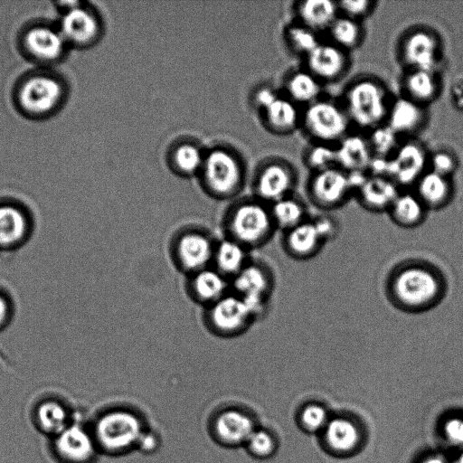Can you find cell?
Segmentation results:
<instances>
[{
  "mask_svg": "<svg viewBox=\"0 0 463 463\" xmlns=\"http://www.w3.org/2000/svg\"><path fill=\"white\" fill-rule=\"evenodd\" d=\"M222 226L225 237L250 250L266 244L276 230L269 207L259 199L233 204L224 215Z\"/></svg>",
  "mask_w": 463,
  "mask_h": 463,
  "instance_id": "cell-1",
  "label": "cell"
},
{
  "mask_svg": "<svg viewBox=\"0 0 463 463\" xmlns=\"http://www.w3.org/2000/svg\"><path fill=\"white\" fill-rule=\"evenodd\" d=\"M216 241L204 228H182L170 241L171 260L178 270L191 275L212 266Z\"/></svg>",
  "mask_w": 463,
  "mask_h": 463,
  "instance_id": "cell-2",
  "label": "cell"
},
{
  "mask_svg": "<svg viewBox=\"0 0 463 463\" xmlns=\"http://www.w3.org/2000/svg\"><path fill=\"white\" fill-rule=\"evenodd\" d=\"M394 298L410 309H420L434 304L442 295L443 284L432 270L421 266L402 269L393 278Z\"/></svg>",
  "mask_w": 463,
  "mask_h": 463,
  "instance_id": "cell-3",
  "label": "cell"
},
{
  "mask_svg": "<svg viewBox=\"0 0 463 463\" xmlns=\"http://www.w3.org/2000/svg\"><path fill=\"white\" fill-rule=\"evenodd\" d=\"M346 114L357 126L375 128L387 118L389 107L384 88L373 80L354 83L345 97Z\"/></svg>",
  "mask_w": 463,
  "mask_h": 463,
  "instance_id": "cell-4",
  "label": "cell"
},
{
  "mask_svg": "<svg viewBox=\"0 0 463 463\" xmlns=\"http://www.w3.org/2000/svg\"><path fill=\"white\" fill-rule=\"evenodd\" d=\"M138 417L126 410H113L95 422L92 433L98 449L109 453L128 449L138 443L144 431Z\"/></svg>",
  "mask_w": 463,
  "mask_h": 463,
  "instance_id": "cell-5",
  "label": "cell"
},
{
  "mask_svg": "<svg viewBox=\"0 0 463 463\" xmlns=\"http://www.w3.org/2000/svg\"><path fill=\"white\" fill-rule=\"evenodd\" d=\"M200 174L205 190L217 199L231 198L241 187V163L232 152L223 148L205 154Z\"/></svg>",
  "mask_w": 463,
  "mask_h": 463,
  "instance_id": "cell-6",
  "label": "cell"
},
{
  "mask_svg": "<svg viewBox=\"0 0 463 463\" xmlns=\"http://www.w3.org/2000/svg\"><path fill=\"white\" fill-rule=\"evenodd\" d=\"M257 317L248 304L230 292L205 307L203 321L211 334L222 338L237 337L245 333Z\"/></svg>",
  "mask_w": 463,
  "mask_h": 463,
  "instance_id": "cell-7",
  "label": "cell"
},
{
  "mask_svg": "<svg viewBox=\"0 0 463 463\" xmlns=\"http://www.w3.org/2000/svg\"><path fill=\"white\" fill-rule=\"evenodd\" d=\"M273 276L262 261L250 262L231 279V292L242 298L257 318L265 312L273 289Z\"/></svg>",
  "mask_w": 463,
  "mask_h": 463,
  "instance_id": "cell-8",
  "label": "cell"
},
{
  "mask_svg": "<svg viewBox=\"0 0 463 463\" xmlns=\"http://www.w3.org/2000/svg\"><path fill=\"white\" fill-rule=\"evenodd\" d=\"M303 123L307 131L315 138L333 142L345 137L348 116L335 103L317 99L306 109Z\"/></svg>",
  "mask_w": 463,
  "mask_h": 463,
  "instance_id": "cell-9",
  "label": "cell"
},
{
  "mask_svg": "<svg viewBox=\"0 0 463 463\" xmlns=\"http://www.w3.org/2000/svg\"><path fill=\"white\" fill-rule=\"evenodd\" d=\"M93 435L78 424H70L54 437L53 449L63 463H90L97 451Z\"/></svg>",
  "mask_w": 463,
  "mask_h": 463,
  "instance_id": "cell-10",
  "label": "cell"
},
{
  "mask_svg": "<svg viewBox=\"0 0 463 463\" xmlns=\"http://www.w3.org/2000/svg\"><path fill=\"white\" fill-rule=\"evenodd\" d=\"M185 288L194 302L207 307L231 292V280L210 266L188 275Z\"/></svg>",
  "mask_w": 463,
  "mask_h": 463,
  "instance_id": "cell-11",
  "label": "cell"
},
{
  "mask_svg": "<svg viewBox=\"0 0 463 463\" xmlns=\"http://www.w3.org/2000/svg\"><path fill=\"white\" fill-rule=\"evenodd\" d=\"M427 163L424 148L418 143L407 142L389 158V175L396 184H411L423 175Z\"/></svg>",
  "mask_w": 463,
  "mask_h": 463,
  "instance_id": "cell-12",
  "label": "cell"
},
{
  "mask_svg": "<svg viewBox=\"0 0 463 463\" xmlns=\"http://www.w3.org/2000/svg\"><path fill=\"white\" fill-rule=\"evenodd\" d=\"M350 191L347 174L335 167L317 172L310 183L313 200L323 207L341 203Z\"/></svg>",
  "mask_w": 463,
  "mask_h": 463,
  "instance_id": "cell-13",
  "label": "cell"
},
{
  "mask_svg": "<svg viewBox=\"0 0 463 463\" xmlns=\"http://www.w3.org/2000/svg\"><path fill=\"white\" fill-rule=\"evenodd\" d=\"M213 433L220 443L234 446L248 440L255 430L253 420L245 412L228 409L213 420Z\"/></svg>",
  "mask_w": 463,
  "mask_h": 463,
  "instance_id": "cell-14",
  "label": "cell"
},
{
  "mask_svg": "<svg viewBox=\"0 0 463 463\" xmlns=\"http://www.w3.org/2000/svg\"><path fill=\"white\" fill-rule=\"evenodd\" d=\"M437 38L426 31H416L405 40L402 53L406 62L413 70L433 71L439 60Z\"/></svg>",
  "mask_w": 463,
  "mask_h": 463,
  "instance_id": "cell-15",
  "label": "cell"
},
{
  "mask_svg": "<svg viewBox=\"0 0 463 463\" xmlns=\"http://www.w3.org/2000/svg\"><path fill=\"white\" fill-rule=\"evenodd\" d=\"M293 184L291 170L283 164L271 163L264 166L256 181L257 199L273 203L288 196Z\"/></svg>",
  "mask_w": 463,
  "mask_h": 463,
  "instance_id": "cell-16",
  "label": "cell"
},
{
  "mask_svg": "<svg viewBox=\"0 0 463 463\" xmlns=\"http://www.w3.org/2000/svg\"><path fill=\"white\" fill-rule=\"evenodd\" d=\"M346 57L335 43H320L307 55L308 71L325 80L339 77L346 67Z\"/></svg>",
  "mask_w": 463,
  "mask_h": 463,
  "instance_id": "cell-17",
  "label": "cell"
},
{
  "mask_svg": "<svg viewBox=\"0 0 463 463\" xmlns=\"http://www.w3.org/2000/svg\"><path fill=\"white\" fill-rule=\"evenodd\" d=\"M60 96L61 87L57 81L47 77H34L24 83L20 100L27 110L43 113L57 103Z\"/></svg>",
  "mask_w": 463,
  "mask_h": 463,
  "instance_id": "cell-18",
  "label": "cell"
},
{
  "mask_svg": "<svg viewBox=\"0 0 463 463\" xmlns=\"http://www.w3.org/2000/svg\"><path fill=\"white\" fill-rule=\"evenodd\" d=\"M250 251L241 243L224 236L216 241L212 266L231 280L251 260Z\"/></svg>",
  "mask_w": 463,
  "mask_h": 463,
  "instance_id": "cell-19",
  "label": "cell"
},
{
  "mask_svg": "<svg viewBox=\"0 0 463 463\" xmlns=\"http://www.w3.org/2000/svg\"><path fill=\"white\" fill-rule=\"evenodd\" d=\"M335 153L336 164L348 173L364 172L373 158L369 141L359 135L344 137Z\"/></svg>",
  "mask_w": 463,
  "mask_h": 463,
  "instance_id": "cell-20",
  "label": "cell"
},
{
  "mask_svg": "<svg viewBox=\"0 0 463 463\" xmlns=\"http://www.w3.org/2000/svg\"><path fill=\"white\" fill-rule=\"evenodd\" d=\"M358 192L362 203L375 211L390 209L400 194L391 178L373 175L366 178Z\"/></svg>",
  "mask_w": 463,
  "mask_h": 463,
  "instance_id": "cell-21",
  "label": "cell"
},
{
  "mask_svg": "<svg viewBox=\"0 0 463 463\" xmlns=\"http://www.w3.org/2000/svg\"><path fill=\"white\" fill-rule=\"evenodd\" d=\"M285 232V248L288 253L297 258L312 256L324 242L313 221H305Z\"/></svg>",
  "mask_w": 463,
  "mask_h": 463,
  "instance_id": "cell-22",
  "label": "cell"
},
{
  "mask_svg": "<svg viewBox=\"0 0 463 463\" xmlns=\"http://www.w3.org/2000/svg\"><path fill=\"white\" fill-rule=\"evenodd\" d=\"M301 24L314 32L329 29L337 18L338 5L329 0H306L298 7Z\"/></svg>",
  "mask_w": 463,
  "mask_h": 463,
  "instance_id": "cell-23",
  "label": "cell"
},
{
  "mask_svg": "<svg viewBox=\"0 0 463 463\" xmlns=\"http://www.w3.org/2000/svg\"><path fill=\"white\" fill-rule=\"evenodd\" d=\"M423 109L420 104L407 98H400L389 109L387 119L397 134L416 130L423 120Z\"/></svg>",
  "mask_w": 463,
  "mask_h": 463,
  "instance_id": "cell-24",
  "label": "cell"
},
{
  "mask_svg": "<svg viewBox=\"0 0 463 463\" xmlns=\"http://www.w3.org/2000/svg\"><path fill=\"white\" fill-rule=\"evenodd\" d=\"M417 196L425 206H443L451 196V185L448 176L432 170L424 173L417 181Z\"/></svg>",
  "mask_w": 463,
  "mask_h": 463,
  "instance_id": "cell-25",
  "label": "cell"
},
{
  "mask_svg": "<svg viewBox=\"0 0 463 463\" xmlns=\"http://www.w3.org/2000/svg\"><path fill=\"white\" fill-rule=\"evenodd\" d=\"M63 35L79 43H86L95 38L99 31L98 22L89 12L72 8L61 22Z\"/></svg>",
  "mask_w": 463,
  "mask_h": 463,
  "instance_id": "cell-26",
  "label": "cell"
},
{
  "mask_svg": "<svg viewBox=\"0 0 463 463\" xmlns=\"http://www.w3.org/2000/svg\"><path fill=\"white\" fill-rule=\"evenodd\" d=\"M27 220L17 208L0 206V247H12L19 243L26 234Z\"/></svg>",
  "mask_w": 463,
  "mask_h": 463,
  "instance_id": "cell-27",
  "label": "cell"
},
{
  "mask_svg": "<svg viewBox=\"0 0 463 463\" xmlns=\"http://www.w3.org/2000/svg\"><path fill=\"white\" fill-rule=\"evenodd\" d=\"M266 121L270 129L279 133H287L294 129L298 122V109L289 99L278 97L269 107L263 109Z\"/></svg>",
  "mask_w": 463,
  "mask_h": 463,
  "instance_id": "cell-28",
  "label": "cell"
},
{
  "mask_svg": "<svg viewBox=\"0 0 463 463\" xmlns=\"http://www.w3.org/2000/svg\"><path fill=\"white\" fill-rule=\"evenodd\" d=\"M37 427L44 433L57 436L71 423L66 408L56 401H45L35 411Z\"/></svg>",
  "mask_w": 463,
  "mask_h": 463,
  "instance_id": "cell-29",
  "label": "cell"
},
{
  "mask_svg": "<svg viewBox=\"0 0 463 463\" xmlns=\"http://www.w3.org/2000/svg\"><path fill=\"white\" fill-rule=\"evenodd\" d=\"M25 41L31 52L43 59L56 58L60 55L63 45L61 35L44 27L30 31Z\"/></svg>",
  "mask_w": 463,
  "mask_h": 463,
  "instance_id": "cell-30",
  "label": "cell"
},
{
  "mask_svg": "<svg viewBox=\"0 0 463 463\" xmlns=\"http://www.w3.org/2000/svg\"><path fill=\"white\" fill-rule=\"evenodd\" d=\"M425 207L417 194L406 193L399 194L389 210L398 224L412 227L422 221Z\"/></svg>",
  "mask_w": 463,
  "mask_h": 463,
  "instance_id": "cell-31",
  "label": "cell"
},
{
  "mask_svg": "<svg viewBox=\"0 0 463 463\" xmlns=\"http://www.w3.org/2000/svg\"><path fill=\"white\" fill-rule=\"evenodd\" d=\"M408 98L422 104L433 100L438 93L437 80L433 71L413 70L405 80Z\"/></svg>",
  "mask_w": 463,
  "mask_h": 463,
  "instance_id": "cell-32",
  "label": "cell"
},
{
  "mask_svg": "<svg viewBox=\"0 0 463 463\" xmlns=\"http://www.w3.org/2000/svg\"><path fill=\"white\" fill-rule=\"evenodd\" d=\"M269 210L276 229L287 232L305 222L304 206L289 196L271 203Z\"/></svg>",
  "mask_w": 463,
  "mask_h": 463,
  "instance_id": "cell-33",
  "label": "cell"
},
{
  "mask_svg": "<svg viewBox=\"0 0 463 463\" xmlns=\"http://www.w3.org/2000/svg\"><path fill=\"white\" fill-rule=\"evenodd\" d=\"M287 91L293 102L311 104L317 100L320 86L317 79L308 71H297L288 79Z\"/></svg>",
  "mask_w": 463,
  "mask_h": 463,
  "instance_id": "cell-34",
  "label": "cell"
},
{
  "mask_svg": "<svg viewBox=\"0 0 463 463\" xmlns=\"http://www.w3.org/2000/svg\"><path fill=\"white\" fill-rule=\"evenodd\" d=\"M326 439L334 449L347 451L357 444L358 432L355 426L349 420L335 419L327 425Z\"/></svg>",
  "mask_w": 463,
  "mask_h": 463,
  "instance_id": "cell-35",
  "label": "cell"
},
{
  "mask_svg": "<svg viewBox=\"0 0 463 463\" xmlns=\"http://www.w3.org/2000/svg\"><path fill=\"white\" fill-rule=\"evenodd\" d=\"M331 37L335 45L341 49H352L362 39V30L357 20L345 15L338 17L329 27Z\"/></svg>",
  "mask_w": 463,
  "mask_h": 463,
  "instance_id": "cell-36",
  "label": "cell"
},
{
  "mask_svg": "<svg viewBox=\"0 0 463 463\" xmlns=\"http://www.w3.org/2000/svg\"><path fill=\"white\" fill-rule=\"evenodd\" d=\"M204 156L198 146L193 144H181L177 146L173 154L172 161L175 169L186 175L200 173Z\"/></svg>",
  "mask_w": 463,
  "mask_h": 463,
  "instance_id": "cell-37",
  "label": "cell"
},
{
  "mask_svg": "<svg viewBox=\"0 0 463 463\" xmlns=\"http://www.w3.org/2000/svg\"><path fill=\"white\" fill-rule=\"evenodd\" d=\"M287 39L295 51L307 55L319 44L316 32L302 24L289 27Z\"/></svg>",
  "mask_w": 463,
  "mask_h": 463,
  "instance_id": "cell-38",
  "label": "cell"
},
{
  "mask_svg": "<svg viewBox=\"0 0 463 463\" xmlns=\"http://www.w3.org/2000/svg\"><path fill=\"white\" fill-rule=\"evenodd\" d=\"M397 133L390 126H379L373 129L370 138L372 151L386 157L397 144Z\"/></svg>",
  "mask_w": 463,
  "mask_h": 463,
  "instance_id": "cell-39",
  "label": "cell"
},
{
  "mask_svg": "<svg viewBox=\"0 0 463 463\" xmlns=\"http://www.w3.org/2000/svg\"><path fill=\"white\" fill-rule=\"evenodd\" d=\"M307 163L317 172L334 167L336 164L335 148L326 144L315 146L307 155Z\"/></svg>",
  "mask_w": 463,
  "mask_h": 463,
  "instance_id": "cell-40",
  "label": "cell"
},
{
  "mask_svg": "<svg viewBox=\"0 0 463 463\" xmlns=\"http://www.w3.org/2000/svg\"><path fill=\"white\" fill-rule=\"evenodd\" d=\"M246 444L250 454L258 458L270 456L275 449L272 436L267 430L260 429H255Z\"/></svg>",
  "mask_w": 463,
  "mask_h": 463,
  "instance_id": "cell-41",
  "label": "cell"
},
{
  "mask_svg": "<svg viewBox=\"0 0 463 463\" xmlns=\"http://www.w3.org/2000/svg\"><path fill=\"white\" fill-rule=\"evenodd\" d=\"M337 5L345 16L356 20L370 12L373 3L367 0H345L338 2Z\"/></svg>",
  "mask_w": 463,
  "mask_h": 463,
  "instance_id": "cell-42",
  "label": "cell"
},
{
  "mask_svg": "<svg viewBox=\"0 0 463 463\" xmlns=\"http://www.w3.org/2000/svg\"><path fill=\"white\" fill-rule=\"evenodd\" d=\"M302 421L308 430H316L326 423V412L321 406L310 405L304 410Z\"/></svg>",
  "mask_w": 463,
  "mask_h": 463,
  "instance_id": "cell-43",
  "label": "cell"
},
{
  "mask_svg": "<svg viewBox=\"0 0 463 463\" xmlns=\"http://www.w3.org/2000/svg\"><path fill=\"white\" fill-rule=\"evenodd\" d=\"M432 171L448 176L456 168V160L451 154L445 151L436 152L430 161Z\"/></svg>",
  "mask_w": 463,
  "mask_h": 463,
  "instance_id": "cell-44",
  "label": "cell"
},
{
  "mask_svg": "<svg viewBox=\"0 0 463 463\" xmlns=\"http://www.w3.org/2000/svg\"><path fill=\"white\" fill-rule=\"evenodd\" d=\"M444 432L448 439L456 445L463 446V419L452 418L445 423Z\"/></svg>",
  "mask_w": 463,
  "mask_h": 463,
  "instance_id": "cell-45",
  "label": "cell"
},
{
  "mask_svg": "<svg viewBox=\"0 0 463 463\" xmlns=\"http://www.w3.org/2000/svg\"><path fill=\"white\" fill-rule=\"evenodd\" d=\"M313 222L324 241L335 235V224L330 218L322 216L313 221Z\"/></svg>",
  "mask_w": 463,
  "mask_h": 463,
  "instance_id": "cell-46",
  "label": "cell"
},
{
  "mask_svg": "<svg viewBox=\"0 0 463 463\" xmlns=\"http://www.w3.org/2000/svg\"><path fill=\"white\" fill-rule=\"evenodd\" d=\"M373 175L387 176L389 175V158L376 156L372 158L369 168Z\"/></svg>",
  "mask_w": 463,
  "mask_h": 463,
  "instance_id": "cell-47",
  "label": "cell"
},
{
  "mask_svg": "<svg viewBox=\"0 0 463 463\" xmlns=\"http://www.w3.org/2000/svg\"><path fill=\"white\" fill-rule=\"evenodd\" d=\"M279 96L269 89H261L260 90L256 96L255 101L256 104L262 109H265L269 107Z\"/></svg>",
  "mask_w": 463,
  "mask_h": 463,
  "instance_id": "cell-48",
  "label": "cell"
},
{
  "mask_svg": "<svg viewBox=\"0 0 463 463\" xmlns=\"http://www.w3.org/2000/svg\"><path fill=\"white\" fill-rule=\"evenodd\" d=\"M9 307L6 299L0 295V326H3L8 317Z\"/></svg>",
  "mask_w": 463,
  "mask_h": 463,
  "instance_id": "cell-49",
  "label": "cell"
},
{
  "mask_svg": "<svg viewBox=\"0 0 463 463\" xmlns=\"http://www.w3.org/2000/svg\"><path fill=\"white\" fill-rule=\"evenodd\" d=\"M422 463H448L443 458L430 457L426 458Z\"/></svg>",
  "mask_w": 463,
  "mask_h": 463,
  "instance_id": "cell-50",
  "label": "cell"
},
{
  "mask_svg": "<svg viewBox=\"0 0 463 463\" xmlns=\"http://www.w3.org/2000/svg\"><path fill=\"white\" fill-rule=\"evenodd\" d=\"M458 463H463V453L460 455Z\"/></svg>",
  "mask_w": 463,
  "mask_h": 463,
  "instance_id": "cell-51",
  "label": "cell"
}]
</instances>
